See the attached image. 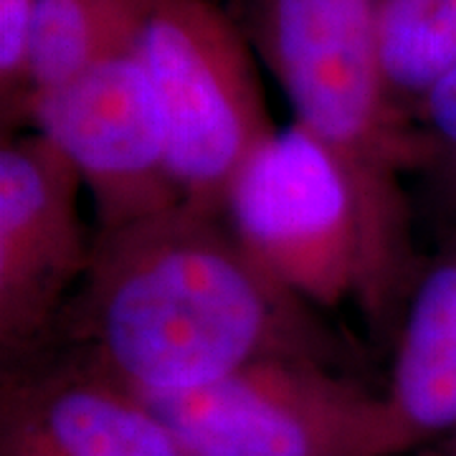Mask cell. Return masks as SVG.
<instances>
[{
    "mask_svg": "<svg viewBox=\"0 0 456 456\" xmlns=\"http://www.w3.org/2000/svg\"><path fill=\"white\" fill-rule=\"evenodd\" d=\"M221 213L266 274L314 310L355 305L393 340L424 264L395 239L347 165L302 125L277 127L228 185Z\"/></svg>",
    "mask_w": 456,
    "mask_h": 456,
    "instance_id": "7a4b0ae2",
    "label": "cell"
},
{
    "mask_svg": "<svg viewBox=\"0 0 456 456\" xmlns=\"http://www.w3.org/2000/svg\"><path fill=\"white\" fill-rule=\"evenodd\" d=\"M373 23L388 97L419 125L424 102L456 64V0H373Z\"/></svg>",
    "mask_w": 456,
    "mask_h": 456,
    "instance_id": "8fae6325",
    "label": "cell"
},
{
    "mask_svg": "<svg viewBox=\"0 0 456 456\" xmlns=\"http://www.w3.org/2000/svg\"><path fill=\"white\" fill-rule=\"evenodd\" d=\"M441 456H456V431L446 436V444H444V449H441Z\"/></svg>",
    "mask_w": 456,
    "mask_h": 456,
    "instance_id": "5bb4252c",
    "label": "cell"
},
{
    "mask_svg": "<svg viewBox=\"0 0 456 456\" xmlns=\"http://www.w3.org/2000/svg\"><path fill=\"white\" fill-rule=\"evenodd\" d=\"M28 125L79 173L97 231L185 203L134 49L38 94Z\"/></svg>",
    "mask_w": 456,
    "mask_h": 456,
    "instance_id": "52a82bcc",
    "label": "cell"
},
{
    "mask_svg": "<svg viewBox=\"0 0 456 456\" xmlns=\"http://www.w3.org/2000/svg\"><path fill=\"white\" fill-rule=\"evenodd\" d=\"M251 44L297 125L353 170L395 239L416 244L406 180L421 175V127L393 107L375 44L373 0H251Z\"/></svg>",
    "mask_w": 456,
    "mask_h": 456,
    "instance_id": "3957f363",
    "label": "cell"
},
{
    "mask_svg": "<svg viewBox=\"0 0 456 456\" xmlns=\"http://www.w3.org/2000/svg\"><path fill=\"white\" fill-rule=\"evenodd\" d=\"M0 456H185L134 393L77 360L0 365Z\"/></svg>",
    "mask_w": 456,
    "mask_h": 456,
    "instance_id": "ba28073f",
    "label": "cell"
},
{
    "mask_svg": "<svg viewBox=\"0 0 456 456\" xmlns=\"http://www.w3.org/2000/svg\"><path fill=\"white\" fill-rule=\"evenodd\" d=\"M140 11L142 0H36L31 104L38 94L134 49Z\"/></svg>",
    "mask_w": 456,
    "mask_h": 456,
    "instance_id": "30bf717a",
    "label": "cell"
},
{
    "mask_svg": "<svg viewBox=\"0 0 456 456\" xmlns=\"http://www.w3.org/2000/svg\"><path fill=\"white\" fill-rule=\"evenodd\" d=\"M386 393L419 444L456 431V228H444L408 294Z\"/></svg>",
    "mask_w": 456,
    "mask_h": 456,
    "instance_id": "9c48e42d",
    "label": "cell"
},
{
    "mask_svg": "<svg viewBox=\"0 0 456 456\" xmlns=\"http://www.w3.org/2000/svg\"><path fill=\"white\" fill-rule=\"evenodd\" d=\"M322 314L248 256L224 213L180 203L94 228L89 269L38 353L134 395L191 391L279 358L347 370L353 350Z\"/></svg>",
    "mask_w": 456,
    "mask_h": 456,
    "instance_id": "6da1fadb",
    "label": "cell"
},
{
    "mask_svg": "<svg viewBox=\"0 0 456 456\" xmlns=\"http://www.w3.org/2000/svg\"><path fill=\"white\" fill-rule=\"evenodd\" d=\"M134 53L185 203L221 211L233 175L277 132L248 38L213 0H142Z\"/></svg>",
    "mask_w": 456,
    "mask_h": 456,
    "instance_id": "5b68a950",
    "label": "cell"
},
{
    "mask_svg": "<svg viewBox=\"0 0 456 456\" xmlns=\"http://www.w3.org/2000/svg\"><path fill=\"white\" fill-rule=\"evenodd\" d=\"M137 398L185 456H401L421 446L388 393L320 360H264L200 388Z\"/></svg>",
    "mask_w": 456,
    "mask_h": 456,
    "instance_id": "277c9868",
    "label": "cell"
},
{
    "mask_svg": "<svg viewBox=\"0 0 456 456\" xmlns=\"http://www.w3.org/2000/svg\"><path fill=\"white\" fill-rule=\"evenodd\" d=\"M426 142L424 178L431 206L444 216V228H456V64L444 74L419 114Z\"/></svg>",
    "mask_w": 456,
    "mask_h": 456,
    "instance_id": "7c38bea8",
    "label": "cell"
},
{
    "mask_svg": "<svg viewBox=\"0 0 456 456\" xmlns=\"http://www.w3.org/2000/svg\"><path fill=\"white\" fill-rule=\"evenodd\" d=\"M36 0H0V117L16 130L31 114V36Z\"/></svg>",
    "mask_w": 456,
    "mask_h": 456,
    "instance_id": "4fadbf2b",
    "label": "cell"
},
{
    "mask_svg": "<svg viewBox=\"0 0 456 456\" xmlns=\"http://www.w3.org/2000/svg\"><path fill=\"white\" fill-rule=\"evenodd\" d=\"M84 183L41 132L0 145V365L36 355L92 261Z\"/></svg>",
    "mask_w": 456,
    "mask_h": 456,
    "instance_id": "8992f818",
    "label": "cell"
}]
</instances>
